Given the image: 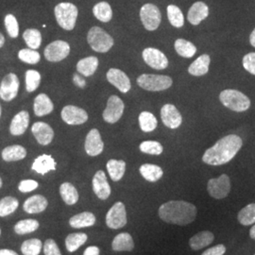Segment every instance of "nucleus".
<instances>
[{
	"instance_id": "obj_1",
	"label": "nucleus",
	"mask_w": 255,
	"mask_h": 255,
	"mask_svg": "<svg viewBox=\"0 0 255 255\" xmlns=\"http://www.w3.org/2000/svg\"><path fill=\"white\" fill-rule=\"evenodd\" d=\"M242 139L237 134H229L219 139L202 156V161L210 165H221L232 161L242 147Z\"/></svg>"
},
{
	"instance_id": "obj_2",
	"label": "nucleus",
	"mask_w": 255,
	"mask_h": 255,
	"mask_svg": "<svg viewBox=\"0 0 255 255\" xmlns=\"http://www.w3.org/2000/svg\"><path fill=\"white\" fill-rule=\"evenodd\" d=\"M197 212V207L188 201H170L160 206L158 215L166 223L185 226L196 219Z\"/></svg>"
},
{
	"instance_id": "obj_3",
	"label": "nucleus",
	"mask_w": 255,
	"mask_h": 255,
	"mask_svg": "<svg viewBox=\"0 0 255 255\" xmlns=\"http://www.w3.org/2000/svg\"><path fill=\"white\" fill-rule=\"evenodd\" d=\"M219 101L228 109L234 112H245L251 107V100L245 94L235 89H226L219 95Z\"/></svg>"
},
{
	"instance_id": "obj_4",
	"label": "nucleus",
	"mask_w": 255,
	"mask_h": 255,
	"mask_svg": "<svg viewBox=\"0 0 255 255\" xmlns=\"http://www.w3.org/2000/svg\"><path fill=\"white\" fill-rule=\"evenodd\" d=\"M55 17L59 26L65 30H72L76 26L79 10L69 2H62L54 9Z\"/></svg>"
},
{
	"instance_id": "obj_5",
	"label": "nucleus",
	"mask_w": 255,
	"mask_h": 255,
	"mask_svg": "<svg viewBox=\"0 0 255 255\" xmlns=\"http://www.w3.org/2000/svg\"><path fill=\"white\" fill-rule=\"evenodd\" d=\"M137 84L142 89L150 92L164 91L172 86L173 81L164 75L142 74L136 80Z\"/></svg>"
},
{
	"instance_id": "obj_6",
	"label": "nucleus",
	"mask_w": 255,
	"mask_h": 255,
	"mask_svg": "<svg viewBox=\"0 0 255 255\" xmlns=\"http://www.w3.org/2000/svg\"><path fill=\"white\" fill-rule=\"evenodd\" d=\"M87 42L92 49L99 53L108 52L115 44L113 37L100 27L90 28L87 34Z\"/></svg>"
},
{
	"instance_id": "obj_7",
	"label": "nucleus",
	"mask_w": 255,
	"mask_h": 255,
	"mask_svg": "<svg viewBox=\"0 0 255 255\" xmlns=\"http://www.w3.org/2000/svg\"><path fill=\"white\" fill-rule=\"evenodd\" d=\"M140 18L146 30L153 31L157 29L162 21V14L157 6L146 3L140 9Z\"/></svg>"
},
{
	"instance_id": "obj_8",
	"label": "nucleus",
	"mask_w": 255,
	"mask_h": 255,
	"mask_svg": "<svg viewBox=\"0 0 255 255\" xmlns=\"http://www.w3.org/2000/svg\"><path fill=\"white\" fill-rule=\"evenodd\" d=\"M207 191L214 199L221 200L226 198L231 191V181L228 175L222 174L219 178L210 179L207 183Z\"/></svg>"
},
{
	"instance_id": "obj_9",
	"label": "nucleus",
	"mask_w": 255,
	"mask_h": 255,
	"mask_svg": "<svg viewBox=\"0 0 255 255\" xmlns=\"http://www.w3.org/2000/svg\"><path fill=\"white\" fill-rule=\"evenodd\" d=\"M127 212L123 202L118 201L110 208L106 215V225L111 229L123 228L127 224Z\"/></svg>"
},
{
	"instance_id": "obj_10",
	"label": "nucleus",
	"mask_w": 255,
	"mask_h": 255,
	"mask_svg": "<svg viewBox=\"0 0 255 255\" xmlns=\"http://www.w3.org/2000/svg\"><path fill=\"white\" fill-rule=\"evenodd\" d=\"M70 53V45L62 40H57L49 45H47L45 48L44 54L45 58L48 62L51 63H58L64 60Z\"/></svg>"
},
{
	"instance_id": "obj_11",
	"label": "nucleus",
	"mask_w": 255,
	"mask_h": 255,
	"mask_svg": "<svg viewBox=\"0 0 255 255\" xmlns=\"http://www.w3.org/2000/svg\"><path fill=\"white\" fill-rule=\"evenodd\" d=\"M125 105L118 96H111L107 101V106L103 112V119L110 124H115L122 118Z\"/></svg>"
},
{
	"instance_id": "obj_12",
	"label": "nucleus",
	"mask_w": 255,
	"mask_h": 255,
	"mask_svg": "<svg viewBox=\"0 0 255 255\" xmlns=\"http://www.w3.org/2000/svg\"><path fill=\"white\" fill-rule=\"evenodd\" d=\"M18 77L13 73H9L2 80L0 84V98L4 101H11L14 100L18 94Z\"/></svg>"
},
{
	"instance_id": "obj_13",
	"label": "nucleus",
	"mask_w": 255,
	"mask_h": 255,
	"mask_svg": "<svg viewBox=\"0 0 255 255\" xmlns=\"http://www.w3.org/2000/svg\"><path fill=\"white\" fill-rule=\"evenodd\" d=\"M143 60L155 70H164L168 66V59L159 49L154 47L145 48L142 52Z\"/></svg>"
},
{
	"instance_id": "obj_14",
	"label": "nucleus",
	"mask_w": 255,
	"mask_h": 255,
	"mask_svg": "<svg viewBox=\"0 0 255 255\" xmlns=\"http://www.w3.org/2000/svg\"><path fill=\"white\" fill-rule=\"evenodd\" d=\"M61 117L66 124L72 126L82 125L88 120V114L82 108L74 105H67L64 107Z\"/></svg>"
},
{
	"instance_id": "obj_15",
	"label": "nucleus",
	"mask_w": 255,
	"mask_h": 255,
	"mask_svg": "<svg viewBox=\"0 0 255 255\" xmlns=\"http://www.w3.org/2000/svg\"><path fill=\"white\" fill-rule=\"evenodd\" d=\"M84 148L86 153L92 157H96L102 153L104 149V143L101 139V132L99 129L92 128L88 132L85 138Z\"/></svg>"
},
{
	"instance_id": "obj_16",
	"label": "nucleus",
	"mask_w": 255,
	"mask_h": 255,
	"mask_svg": "<svg viewBox=\"0 0 255 255\" xmlns=\"http://www.w3.org/2000/svg\"><path fill=\"white\" fill-rule=\"evenodd\" d=\"M161 119L164 126L172 129L182 125V115L173 104H164L161 109Z\"/></svg>"
},
{
	"instance_id": "obj_17",
	"label": "nucleus",
	"mask_w": 255,
	"mask_h": 255,
	"mask_svg": "<svg viewBox=\"0 0 255 255\" xmlns=\"http://www.w3.org/2000/svg\"><path fill=\"white\" fill-rule=\"evenodd\" d=\"M107 81L118 88L119 91L126 94L130 90L131 83L127 76V74L118 68H111L106 74Z\"/></svg>"
},
{
	"instance_id": "obj_18",
	"label": "nucleus",
	"mask_w": 255,
	"mask_h": 255,
	"mask_svg": "<svg viewBox=\"0 0 255 255\" xmlns=\"http://www.w3.org/2000/svg\"><path fill=\"white\" fill-rule=\"evenodd\" d=\"M93 191L101 201H106L111 195V186L107 180L106 174L103 170H99L95 174L93 181Z\"/></svg>"
},
{
	"instance_id": "obj_19",
	"label": "nucleus",
	"mask_w": 255,
	"mask_h": 255,
	"mask_svg": "<svg viewBox=\"0 0 255 255\" xmlns=\"http://www.w3.org/2000/svg\"><path fill=\"white\" fill-rule=\"evenodd\" d=\"M31 132L36 138L37 142L42 146L49 145L54 138V130L45 122H35L31 127Z\"/></svg>"
},
{
	"instance_id": "obj_20",
	"label": "nucleus",
	"mask_w": 255,
	"mask_h": 255,
	"mask_svg": "<svg viewBox=\"0 0 255 255\" xmlns=\"http://www.w3.org/2000/svg\"><path fill=\"white\" fill-rule=\"evenodd\" d=\"M209 15V7L204 2H196L188 10L187 19L193 26H198L201 21L207 18Z\"/></svg>"
},
{
	"instance_id": "obj_21",
	"label": "nucleus",
	"mask_w": 255,
	"mask_h": 255,
	"mask_svg": "<svg viewBox=\"0 0 255 255\" xmlns=\"http://www.w3.org/2000/svg\"><path fill=\"white\" fill-rule=\"evenodd\" d=\"M29 124V115L27 111H21L11 120L9 125V131L12 135L18 136L22 135L26 130Z\"/></svg>"
},
{
	"instance_id": "obj_22",
	"label": "nucleus",
	"mask_w": 255,
	"mask_h": 255,
	"mask_svg": "<svg viewBox=\"0 0 255 255\" xmlns=\"http://www.w3.org/2000/svg\"><path fill=\"white\" fill-rule=\"evenodd\" d=\"M48 201L42 195H34L29 197L23 204V209L27 214H39L47 208Z\"/></svg>"
},
{
	"instance_id": "obj_23",
	"label": "nucleus",
	"mask_w": 255,
	"mask_h": 255,
	"mask_svg": "<svg viewBox=\"0 0 255 255\" xmlns=\"http://www.w3.org/2000/svg\"><path fill=\"white\" fill-rule=\"evenodd\" d=\"M31 169L38 174L45 175L51 170H56V162L51 155H40L34 160Z\"/></svg>"
},
{
	"instance_id": "obj_24",
	"label": "nucleus",
	"mask_w": 255,
	"mask_h": 255,
	"mask_svg": "<svg viewBox=\"0 0 255 255\" xmlns=\"http://www.w3.org/2000/svg\"><path fill=\"white\" fill-rule=\"evenodd\" d=\"M54 110V104L46 94H39L34 100L33 111L37 117H45L51 114Z\"/></svg>"
},
{
	"instance_id": "obj_25",
	"label": "nucleus",
	"mask_w": 255,
	"mask_h": 255,
	"mask_svg": "<svg viewBox=\"0 0 255 255\" xmlns=\"http://www.w3.org/2000/svg\"><path fill=\"white\" fill-rule=\"evenodd\" d=\"M211 58L209 55L203 54L198 57L188 67V73L195 77H201L209 72Z\"/></svg>"
},
{
	"instance_id": "obj_26",
	"label": "nucleus",
	"mask_w": 255,
	"mask_h": 255,
	"mask_svg": "<svg viewBox=\"0 0 255 255\" xmlns=\"http://www.w3.org/2000/svg\"><path fill=\"white\" fill-rule=\"evenodd\" d=\"M112 249L115 252H131L134 249L132 237L128 233H121L114 238Z\"/></svg>"
},
{
	"instance_id": "obj_27",
	"label": "nucleus",
	"mask_w": 255,
	"mask_h": 255,
	"mask_svg": "<svg viewBox=\"0 0 255 255\" xmlns=\"http://www.w3.org/2000/svg\"><path fill=\"white\" fill-rule=\"evenodd\" d=\"M99 67V59L95 56H89L80 60L77 64V71L84 77L94 75Z\"/></svg>"
},
{
	"instance_id": "obj_28",
	"label": "nucleus",
	"mask_w": 255,
	"mask_h": 255,
	"mask_svg": "<svg viewBox=\"0 0 255 255\" xmlns=\"http://www.w3.org/2000/svg\"><path fill=\"white\" fill-rule=\"evenodd\" d=\"M96 217L91 212H82L69 219V225L75 229L91 227L96 223Z\"/></svg>"
},
{
	"instance_id": "obj_29",
	"label": "nucleus",
	"mask_w": 255,
	"mask_h": 255,
	"mask_svg": "<svg viewBox=\"0 0 255 255\" xmlns=\"http://www.w3.org/2000/svg\"><path fill=\"white\" fill-rule=\"evenodd\" d=\"M215 237L209 231H202L193 236L189 240V246L193 251H199L205 247L209 246L214 241Z\"/></svg>"
},
{
	"instance_id": "obj_30",
	"label": "nucleus",
	"mask_w": 255,
	"mask_h": 255,
	"mask_svg": "<svg viewBox=\"0 0 255 255\" xmlns=\"http://www.w3.org/2000/svg\"><path fill=\"white\" fill-rule=\"evenodd\" d=\"M2 159L5 162H16L23 160L27 156V150L24 146L13 145L5 147L2 150Z\"/></svg>"
},
{
	"instance_id": "obj_31",
	"label": "nucleus",
	"mask_w": 255,
	"mask_h": 255,
	"mask_svg": "<svg viewBox=\"0 0 255 255\" xmlns=\"http://www.w3.org/2000/svg\"><path fill=\"white\" fill-rule=\"evenodd\" d=\"M140 174L147 182H155L159 181L163 175V169L156 164H144L140 166Z\"/></svg>"
},
{
	"instance_id": "obj_32",
	"label": "nucleus",
	"mask_w": 255,
	"mask_h": 255,
	"mask_svg": "<svg viewBox=\"0 0 255 255\" xmlns=\"http://www.w3.org/2000/svg\"><path fill=\"white\" fill-rule=\"evenodd\" d=\"M110 178L114 182L120 181L126 171V163L122 160H115L111 159L106 164Z\"/></svg>"
},
{
	"instance_id": "obj_33",
	"label": "nucleus",
	"mask_w": 255,
	"mask_h": 255,
	"mask_svg": "<svg viewBox=\"0 0 255 255\" xmlns=\"http://www.w3.org/2000/svg\"><path fill=\"white\" fill-rule=\"evenodd\" d=\"M60 194L67 205H74L79 201V193L72 183L64 182L60 186Z\"/></svg>"
},
{
	"instance_id": "obj_34",
	"label": "nucleus",
	"mask_w": 255,
	"mask_h": 255,
	"mask_svg": "<svg viewBox=\"0 0 255 255\" xmlns=\"http://www.w3.org/2000/svg\"><path fill=\"white\" fill-rule=\"evenodd\" d=\"M175 50L178 54L183 58H192L197 53V47L195 45L184 39H178L174 44Z\"/></svg>"
},
{
	"instance_id": "obj_35",
	"label": "nucleus",
	"mask_w": 255,
	"mask_h": 255,
	"mask_svg": "<svg viewBox=\"0 0 255 255\" xmlns=\"http://www.w3.org/2000/svg\"><path fill=\"white\" fill-rule=\"evenodd\" d=\"M88 237L84 233L70 234L65 238V247L69 253H74L85 244Z\"/></svg>"
},
{
	"instance_id": "obj_36",
	"label": "nucleus",
	"mask_w": 255,
	"mask_h": 255,
	"mask_svg": "<svg viewBox=\"0 0 255 255\" xmlns=\"http://www.w3.org/2000/svg\"><path fill=\"white\" fill-rule=\"evenodd\" d=\"M93 13L95 17L103 23H108L113 17V10L107 2H100L93 8Z\"/></svg>"
},
{
	"instance_id": "obj_37",
	"label": "nucleus",
	"mask_w": 255,
	"mask_h": 255,
	"mask_svg": "<svg viewBox=\"0 0 255 255\" xmlns=\"http://www.w3.org/2000/svg\"><path fill=\"white\" fill-rule=\"evenodd\" d=\"M139 125H140V128L144 131V132H151L153 131L155 128H157L158 125V121L157 119L155 118L154 115L144 111L139 115Z\"/></svg>"
},
{
	"instance_id": "obj_38",
	"label": "nucleus",
	"mask_w": 255,
	"mask_h": 255,
	"mask_svg": "<svg viewBox=\"0 0 255 255\" xmlns=\"http://www.w3.org/2000/svg\"><path fill=\"white\" fill-rule=\"evenodd\" d=\"M23 38L27 46L31 49H38L42 44V34L36 28H27L24 33Z\"/></svg>"
},
{
	"instance_id": "obj_39",
	"label": "nucleus",
	"mask_w": 255,
	"mask_h": 255,
	"mask_svg": "<svg viewBox=\"0 0 255 255\" xmlns=\"http://www.w3.org/2000/svg\"><path fill=\"white\" fill-rule=\"evenodd\" d=\"M237 219L243 226L255 224V203L248 204L237 215Z\"/></svg>"
},
{
	"instance_id": "obj_40",
	"label": "nucleus",
	"mask_w": 255,
	"mask_h": 255,
	"mask_svg": "<svg viewBox=\"0 0 255 255\" xmlns=\"http://www.w3.org/2000/svg\"><path fill=\"white\" fill-rule=\"evenodd\" d=\"M39 226V222L35 219H23L14 225V232L17 235H27L37 231Z\"/></svg>"
},
{
	"instance_id": "obj_41",
	"label": "nucleus",
	"mask_w": 255,
	"mask_h": 255,
	"mask_svg": "<svg viewBox=\"0 0 255 255\" xmlns=\"http://www.w3.org/2000/svg\"><path fill=\"white\" fill-rule=\"evenodd\" d=\"M19 202L17 199L13 197H5L0 200V217H8L18 208Z\"/></svg>"
},
{
	"instance_id": "obj_42",
	"label": "nucleus",
	"mask_w": 255,
	"mask_h": 255,
	"mask_svg": "<svg viewBox=\"0 0 255 255\" xmlns=\"http://www.w3.org/2000/svg\"><path fill=\"white\" fill-rule=\"evenodd\" d=\"M42 241L37 238L27 239L23 242L21 246V252L24 255H39L42 252Z\"/></svg>"
},
{
	"instance_id": "obj_43",
	"label": "nucleus",
	"mask_w": 255,
	"mask_h": 255,
	"mask_svg": "<svg viewBox=\"0 0 255 255\" xmlns=\"http://www.w3.org/2000/svg\"><path fill=\"white\" fill-rule=\"evenodd\" d=\"M167 17L173 27H182L184 25V17L182 11L176 5H169L167 7Z\"/></svg>"
},
{
	"instance_id": "obj_44",
	"label": "nucleus",
	"mask_w": 255,
	"mask_h": 255,
	"mask_svg": "<svg viewBox=\"0 0 255 255\" xmlns=\"http://www.w3.org/2000/svg\"><path fill=\"white\" fill-rule=\"evenodd\" d=\"M41 74L36 70H27L26 72V89L28 93L36 91L41 83Z\"/></svg>"
},
{
	"instance_id": "obj_45",
	"label": "nucleus",
	"mask_w": 255,
	"mask_h": 255,
	"mask_svg": "<svg viewBox=\"0 0 255 255\" xmlns=\"http://www.w3.org/2000/svg\"><path fill=\"white\" fill-rule=\"evenodd\" d=\"M140 150L143 153L149 155H160L163 153L164 147L161 145V143L157 141H144L140 144L139 146Z\"/></svg>"
},
{
	"instance_id": "obj_46",
	"label": "nucleus",
	"mask_w": 255,
	"mask_h": 255,
	"mask_svg": "<svg viewBox=\"0 0 255 255\" xmlns=\"http://www.w3.org/2000/svg\"><path fill=\"white\" fill-rule=\"evenodd\" d=\"M18 58L24 63L28 64H36L40 62V53L31 48H24L18 52Z\"/></svg>"
},
{
	"instance_id": "obj_47",
	"label": "nucleus",
	"mask_w": 255,
	"mask_h": 255,
	"mask_svg": "<svg viewBox=\"0 0 255 255\" xmlns=\"http://www.w3.org/2000/svg\"><path fill=\"white\" fill-rule=\"evenodd\" d=\"M5 27L7 29V32L9 34V37L11 38H16L19 35V26L18 22L16 18L14 17V15L12 14H7L5 17Z\"/></svg>"
},
{
	"instance_id": "obj_48",
	"label": "nucleus",
	"mask_w": 255,
	"mask_h": 255,
	"mask_svg": "<svg viewBox=\"0 0 255 255\" xmlns=\"http://www.w3.org/2000/svg\"><path fill=\"white\" fill-rule=\"evenodd\" d=\"M44 254L45 255H62V253L55 242V240L49 238L44 244Z\"/></svg>"
},
{
	"instance_id": "obj_49",
	"label": "nucleus",
	"mask_w": 255,
	"mask_h": 255,
	"mask_svg": "<svg viewBox=\"0 0 255 255\" xmlns=\"http://www.w3.org/2000/svg\"><path fill=\"white\" fill-rule=\"evenodd\" d=\"M242 63L245 70L255 76V52H251L245 55Z\"/></svg>"
},
{
	"instance_id": "obj_50",
	"label": "nucleus",
	"mask_w": 255,
	"mask_h": 255,
	"mask_svg": "<svg viewBox=\"0 0 255 255\" xmlns=\"http://www.w3.org/2000/svg\"><path fill=\"white\" fill-rule=\"evenodd\" d=\"M39 183L34 180H23L18 185L19 191L22 193H29L38 188Z\"/></svg>"
},
{
	"instance_id": "obj_51",
	"label": "nucleus",
	"mask_w": 255,
	"mask_h": 255,
	"mask_svg": "<svg viewBox=\"0 0 255 255\" xmlns=\"http://www.w3.org/2000/svg\"><path fill=\"white\" fill-rule=\"evenodd\" d=\"M226 253V248L222 244H219L217 246L212 247L205 252L202 253L201 255H224Z\"/></svg>"
},
{
	"instance_id": "obj_52",
	"label": "nucleus",
	"mask_w": 255,
	"mask_h": 255,
	"mask_svg": "<svg viewBox=\"0 0 255 255\" xmlns=\"http://www.w3.org/2000/svg\"><path fill=\"white\" fill-rule=\"evenodd\" d=\"M74 84L79 87V88H84L86 85L85 80L82 78V76H80L79 74H75L73 76Z\"/></svg>"
},
{
	"instance_id": "obj_53",
	"label": "nucleus",
	"mask_w": 255,
	"mask_h": 255,
	"mask_svg": "<svg viewBox=\"0 0 255 255\" xmlns=\"http://www.w3.org/2000/svg\"><path fill=\"white\" fill-rule=\"evenodd\" d=\"M100 254H101V250H100L99 247L90 246L88 247V248L84 251L83 255H100Z\"/></svg>"
},
{
	"instance_id": "obj_54",
	"label": "nucleus",
	"mask_w": 255,
	"mask_h": 255,
	"mask_svg": "<svg viewBox=\"0 0 255 255\" xmlns=\"http://www.w3.org/2000/svg\"><path fill=\"white\" fill-rule=\"evenodd\" d=\"M0 255H18L17 253H15L12 250H9V249H2L0 250Z\"/></svg>"
},
{
	"instance_id": "obj_55",
	"label": "nucleus",
	"mask_w": 255,
	"mask_h": 255,
	"mask_svg": "<svg viewBox=\"0 0 255 255\" xmlns=\"http://www.w3.org/2000/svg\"><path fill=\"white\" fill-rule=\"evenodd\" d=\"M250 43H251V45L255 47V28L253 30V32L251 33V35H250Z\"/></svg>"
},
{
	"instance_id": "obj_56",
	"label": "nucleus",
	"mask_w": 255,
	"mask_h": 255,
	"mask_svg": "<svg viewBox=\"0 0 255 255\" xmlns=\"http://www.w3.org/2000/svg\"><path fill=\"white\" fill-rule=\"evenodd\" d=\"M250 237H251V238H253L254 240H255V225H254L250 230Z\"/></svg>"
},
{
	"instance_id": "obj_57",
	"label": "nucleus",
	"mask_w": 255,
	"mask_h": 255,
	"mask_svg": "<svg viewBox=\"0 0 255 255\" xmlns=\"http://www.w3.org/2000/svg\"><path fill=\"white\" fill-rule=\"evenodd\" d=\"M4 44H5V37L2 33H0V48L4 46Z\"/></svg>"
},
{
	"instance_id": "obj_58",
	"label": "nucleus",
	"mask_w": 255,
	"mask_h": 255,
	"mask_svg": "<svg viewBox=\"0 0 255 255\" xmlns=\"http://www.w3.org/2000/svg\"><path fill=\"white\" fill-rule=\"evenodd\" d=\"M2 184H3V182H2V180H1V178H0V188L2 187Z\"/></svg>"
},
{
	"instance_id": "obj_59",
	"label": "nucleus",
	"mask_w": 255,
	"mask_h": 255,
	"mask_svg": "<svg viewBox=\"0 0 255 255\" xmlns=\"http://www.w3.org/2000/svg\"><path fill=\"white\" fill-rule=\"evenodd\" d=\"M1 114H2V109H1V105H0V118H1Z\"/></svg>"
},
{
	"instance_id": "obj_60",
	"label": "nucleus",
	"mask_w": 255,
	"mask_h": 255,
	"mask_svg": "<svg viewBox=\"0 0 255 255\" xmlns=\"http://www.w3.org/2000/svg\"><path fill=\"white\" fill-rule=\"evenodd\" d=\"M0 236H1V229H0Z\"/></svg>"
},
{
	"instance_id": "obj_61",
	"label": "nucleus",
	"mask_w": 255,
	"mask_h": 255,
	"mask_svg": "<svg viewBox=\"0 0 255 255\" xmlns=\"http://www.w3.org/2000/svg\"></svg>"
}]
</instances>
